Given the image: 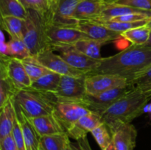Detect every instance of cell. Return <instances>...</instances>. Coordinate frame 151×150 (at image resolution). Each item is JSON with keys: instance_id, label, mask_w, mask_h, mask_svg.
Segmentation results:
<instances>
[{"instance_id": "cell-1", "label": "cell", "mask_w": 151, "mask_h": 150, "mask_svg": "<svg viewBox=\"0 0 151 150\" xmlns=\"http://www.w3.org/2000/svg\"><path fill=\"white\" fill-rule=\"evenodd\" d=\"M150 66V49L131 44L114 55L103 57L97 69L90 74L116 75L131 82Z\"/></svg>"}, {"instance_id": "cell-2", "label": "cell", "mask_w": 151, "mask_h": 150, "mask_svg": "<svg viewBox=\"0 0 151 150\" xmlns=\"http://www.w3.org/2000/svg\"><path fill=\"white\" fill-rule=\"evenodd\" d=\"M150 99L148 94L134 88L100 115L103 123L111 132L120 125L131 124L144 113Z\"/></svg>"}, {"instance_id": "cell-3", "label": "cell", "mask_w": 151, "mask_h": 150, "mask_svg": "<svg viewBox=\"0 0 151 150\" xmlns=\"http://www.w3.org/2000/svg\"><path fill=\"white\" fill-rule=\"evenodd\" d=\"M12 101L16 110L27 118H34L53 113L56 97L52 93L28 88L18 91Z\"/></svg>"}, {"instance_id": "cell-4", "label": "cell", "mask_w": 151, "mask_h": 150, "mask_svg": "<svg viewBox=\"0 0 151 150\" xmlns=\"http://www.w3.org/2000/svg\"><path fill=\"white\" fill-rule=\"evenodd\" d=\"M23 40L31 56L38 55L51 49L46 33V25L42 15L33 10H27L25 19Z\"/></svg>"}, {"instance_id": "cell-5", "label": "cell", "mask_w": 151, "mask_h": 150, "mask_svg": "<svg viewBox=\"0 0 151 150\" xmlns=\"http://www.w3.org/2000/svg\"><path fill=\"white\" fill-rule=\"evenodd\" d=\"M81 0H49V9L44 18L45 25L76 27L78 21L74 13Z\"/></svg>"}, {"instance_id": "cell-6", "label": "cell", "mask_w": 151, "mask_h": 150, "mask_svg": "<svg viewBox=\"0 0 151 150\" xmlns=\"http://www.w3.org/2000/svg\"><path fill=\"white\" fill-rule=\"evenodd\" d=\"M0 76L12 85L16 91L30 88L32 81L27 74L22 59L1 53Z\"/></svg>"}, {"instance_id": "cell-7", "label": "cell", "mask_w": 151, "mask_h": 150, "mask_svg": "<svg viewBox=\"0 0 151 150\" xmlns=\"http://www.w3.org/2000/svg\"><path fill=\"white\" fill-rule=\"evenodd\" d=\"M90 112L85 101L56 99L53 114L67 131L78 119Z\"/></svg>"}, {"instance_id": "cell-8", "label": "cell", "mask_w": 151, "mask_h": 150, "mask_svg": "<svg viewBox=\"0 0 151 150\" xmlns=\"http://www.w3.org/2000/svg\"><path fill=\"white\" fill-rule=\"evenodd\" d=\"M134 89L130 83L125 86L112 88L95 95L87 94L84 101L91 112L101 115L106 109Z\"/></svg>"}, {"instance_id": "cell-9", "label": "cell", "mask_w": 151, "mask_h": 150, "mask_svg": "<svg viewBox=\"0 0 151 150\" xmlns=\"http://www.w3.org/2000/svg\"><path fill=\"white\" fill-rule=\"evenodd\" d=\"M46 33L49 44L52 50L69 46H74L78 41L88 38L77 27L47 26Z\"/></svg>"}, {"instance_id": "cell-10", "label": "cell", "mask_w": 151, "mask_h": 150, "mask_svg": "<svg viewBox=\"0 0 151 150\" xmlns=\"http://www.w3.org/2000/svg\"><path fill=\"white\" fill-rule=\"evenodd\" d=\"M85 78L86 76H61L58 88L53 94L57 99L84 101L87 95Z\"/></svg>"}, {"instance_id": "cell-11", "label": "cell", "mask_w": 151, "mask_h": 150, "mask_svg": "<svg viewBox=\"0 0 151 150\" xmlns=\"http://www.w3.org/2000/svg\"><path fill=\"white\" fill-rule=\"evenodd\" d=\"M125 78L104 74H88L86 76L85 85L87 94L95 95L102 92L129 85Z\"/></svg>"}, {"instance_id": "cell-12", "label": "cell", "mask_w": 151, "mask_h": 150, "mask_svg": "<svg viewBox=\"0 0 151 150\" xmlns=\"http://www.w3.org/2000/svg\"><path fill=\"white\" fill-rule=\"evenodd\" d=\"M54 50L48 49L35 56L37 60L50 71L63 76H85L87 74L84 71L72 67L66 61H65L60 54L53 52Z\"/></svg>"}, {"instance_id": "cell-13", "label": "cell", "mask_w": 151, "mask_h": 150, "mask_svg": "<svg viewBox=\"0 0 151 150\" xmlns=\"http://www.w3.org/2000/svg\"><path fill=\"white\" fill-rule=\"evenodd\" d=\"M60 55L72 67L84 71L87 74L92 73L97 69L101 60H95L88 57L77 49L74 46L58 49Z\"/></svg>"}, {"instance_id": "cell-14", "label": "cell", "mask_w": 151, "mask_h": 150, "mask_svg": "<svg viewBox=\"0 0 151 150\" xmlns=\"http://www.w3.org/2000/svg\"><path fill=\"white\" fill-rule=\"evenodd\" d=\"M76 27L88 38L105 44L122 38V33L114 32L96 21H79Z\"/></svg>"}, {"instance_id": "cell-15", "label": "cell", "mask_w": 151, "mask_h": 150, "mask_svg": "<svg viewBox=\"0 0 151 150\" xmlns=\"http://www.w3.org/2000/svg\"><path fill=\"white\" fill-rule=\"evenodd\" d=\"M103 123V119L100 114L90 112L78 119L67 129L66 132L69 138L78 141L86 137L88 132H91Z\"/></svg>"}, {"instance_id": "cell-16", "label": "cell", "mask_w": 151, "mask_h": 150, "mask_svg": "<svg viewBox=\"0 0 151 150\" xmlns=\"http://www.w3.org/2000/svg\"><path fill=\"white\" fill-rule=\"evenodd\" d=\"M112 134V141L116 150H134L137 142V131L132 124L116 127Z\"/></svg>"}, {"instance_id": "cell-17", "label": "cell", "mask_w": 151, "mask_h": 150, "mask_svg": "<svg viewBox=\"0 0 151 150\" xmlns=\"http://www.w3.org/2000/svg\"><path fill=\"white\" fill-rule=\"evenodd\" d=\"M28 119L41 137L66 132L64 126L53 113Z\"/></svg>"}, {"instance_id": "cell-18", "label": "cell", "mask_w": 151, "mask_h": 150, "mask_svg": "<svg viewBox=\"0 0 151 150\" xmlns=\"http://www.w3.org/2000/svg\"><path fill=\"white\" fill-rule=\"evenodd\" d=\"M105 4V0H81L75 9L74 19L78 21L97 20L100 16Z\"/></svg>"}, {"instance_id": "cell-19", "label": "cell", "mask_w": 151, "mask_h": 150, "mask_svg": "<svg viewBox=\"0 0 151 150\" xmlns=\"http://www.w3.org/2000/svg\"><path fill=\"white\" fill-rule=\"evenodd\" d=\"M15 110L16 116L20 122L26 150H40V135L25 115L16 110V109Z\"/></svg>"}, {"instance_id": "cell-20", "label": "cell", "mask_w": 151, "mask_h": 150, "mask_svg": "<svg viewBox=\"0 0 151 150\" xmlns=\"http://www.w3.org/2000/svg\"><path fill=\"white\" fill-rule=\"evenodd\" d=\"M0 139L11 135L16 114L12 98L0 107Z\"/></svg>"}, {"instance_id": "cell-21", "label": "cell", "mask_w": 151, "mask_h": 150, "mask_svg": "<svg viewBox=\"0 0 151 150\" xmlns=\"http://www.w3.org/2000/svg\"><path fill=\"white\" fill-rule=\"evenodd\" d=\"M132 13H145V14L151 15L150 11H146V10L134 8L129 6L122 5V4H115V3H109L106 1V4L100 14V16L98 19L95 21H106L113 18L127 14H132Z\"/></svg>"}, {"instance_id": "cell-22", "label": "cell", "mask_w": 151, "mask_h": 150, "mask_svg": "<svg viewBox=\"0 0 151 150\" xmlns=\"http://www.w3.org/2000/svg\"><path fill=\"white\" fill-rule=\"evenodd\" d=\"M70 138L67 132L44 135L41 137L40 149L65 150L70 143Z\"/></svg>"}, {"instance_id": "cell-23", "label": "cell", "mask_w": 151, "mask_h": 150, "mask_svg": "<svg viewBox=\"0 0 151 150\" xmlns=\"http://www.w3.org/2000/svg\"><path fill=\"white\" fill-rule=\"evenodd\" d=\"M61 75L53 71H49L32 82L30 88L47 93H55L59 86Z\"/></svg>"}, {"instance_id": "cell-24", "label": "cell", "mask_w": 151, "mask_h": 150, "mask_svg": "<svg viewBox=\"0 0 151 150\" xmlns=\"http://www.w3.org/2000/svg\"><path fill=\"white\" fill-rule=\"evenodd\" d=\"M0 13L1 17L14 16L22 19L27 17V10L20 0H0Z\"/></svg>"}, {"instance_id": "cell-25", "label": "cell", "mask_w": 151, "mask_h": 150, "mask_svg": "<svg viewBox=\"0 0 151 150\" xmlns=\"http://www.w3.org/2000/svg\"><path fill=\"white\" fill-rule=\"evenodd\" d=\"M103 45H105L104 43L95 41L91 38H86L78 41L74 45V46L91 58L95 59V60H101L103 57L101 56L100 51Z\"/></svg>"}, {"instance_id": "cell-26", "label": "cell", "mask_w": 151, "mask_h": 150, "mask_svg": "<svg viewBox=\"0 0 151 150\" xmlns=\"http://www.w3.org/2000/svg\"><path fill=\"white\" fill-rule=\"evenodd\" d=\"M25 19L14 16H1V28L10 35V38H23Z\"/></svg>"}, {"instance_id": "cell-27", "label": "cell", "mask_w": 151, "mask_h": 150, "mask_svg": "<svg viewBox=\"0 0 151 150\" xmlns=\"http://www.w3.org/2000/svg\"><path fill=\"white\" fill-rule=\"evenodd\" d=\"M22 60L27 74L30 78L32 82H34L41 76L50 71L49 69L44 67L34 56H28L22 59Z\"/></svg>"}, {"instance_id": "cell-28", "label": "cell", "mask_w": 151, "mask_h": 150, "mask_svg": "<svg viewBox=\"0 0 151 150\" xmlns=\"http://www.w3.org/2000/svg\"><path fill=\"white\" fill-rule=\"evenodd\" d=\"M151 29L146 26L134 28L122 33V37L131 44L142 46L147 43L150 38Z\"/></svg>"}, {"instance_id": "cell-29", "label": "cell", "mask_w": 151, "mask_h": 150, "mask_svg": "<svg viewBox=\"0 0 151 150\" xmlns=\"http://www.w3.org/2000/svg\"><path fill=\"white\" fill-rule=\"evenodd\" d=\"M5 49L6 52L4 54L11 57L23 59L30 56L27 46L23 38H10L8 42L6 44Z\"/></svg>"}, {"instance_id": "cell-30", "label": "cell", "mask_w": 151, "mask_h": 150, "mask_svg": "<svg viewBox=\"0 0 151 150\" xmlns=\"http://www.w3.org/2000/svg\"><path fill=\"white\" fill-rule=\"evenodd\" d=\"M102 150H104L112 142V134L109 126L105 123L101 124L91 132Z\"/></svg>"}, {"instance_id": "cell-31", "label": "cell", "mask_w": 151, "mask_h": 150, "mask_svg": "<svg viewBox=\"0 0 151 150\" xmlns=\"http://www.w3.org/2000/svg\"><path fill=\"white\" fill-rule=\"evenodd\" d=\"M148 21L149 19L136 22H117L111 21H106L98 22L103 24L104 26H106V27L110 29L111 30H113L116 32H119V33H123V32L130 30V29H134V28L146 26Z\"/></svg>"}, {"instance_id": "cell-32", "label": "cell", "mask_w": 151, "mask_h": 150, "mask_svg": "<svg viewBox=\"0 0 151 150\" xmlns=\"http://www.w3.org/2000/svg\"><path fill=\"white\" fill-rule=\"evenodd\" d=\"M130 83L134 88L141 90L151 96V66L134 78Z\"/></svg>"}, {"instance_id": "cell-33", "label": "cell", "mask_w": 151, "mask_h": 150, "mask_svg": "<svg viewBox=\"0 0 151 150\" xmlns=\"http://www.w3.org/2000/svg\"><path fill=\"white\" fill-rule=\"evenodd\" d=\"M27 10H33L42 16L49 9V0H20Z\"/></svg>"}, {"instance_id": "cell-34", "label": "cell", "mask_w": 151, "mask_h": 150, "mask_svg": "<svg viewBox=\"0 0 151 150\" xmlns=\"http://www.w3.org/2000/svg\"><path fill=\"white\" fill-rule=\"evenodd\" d=\"M111 3L151 12V0H115Z\"/></svg>"}, {"instance_id": "cell-35", "label": "cell", "mask_w": 151, "mask_h": 150, "mask_svg": "<svg viewBox=\"0 0 151 150\" xmlns=\"http://www.w3.org/2000/svg\"><path fill=\"white\" fill-rule=\"evenodd\" d=\"M12 135L13 137L15 143H16L17 148L19 150H26V146H25L24 140L23 133H22V127H21L20 122L18 119L17 116L15 121L14 126H13V131H12Z\"/></svg>"}, {"instance_id": "cell-36", "label": "cell", "mask_w": 151, "mask_h": 150, "mask_svg": "<svg viewBox=\"0 0 151 150\" xmlns=\"http://www.w3.org/2000/svg\"><path fill=\"white\" fill-rule=\"evenodd\" d=\"M69 149L70 150H92L89 145L87 136L78 140L75 143H69Z\"/></svg>"}, {"instance_id": "cell-37", "label": "cell", "mask_w": 151, "mask_h": 150, "mask_svg": "<svg viewBox=\"0 0 151 150\" xmlns=\"http://www.w3.org/2000/svg\"><path fill=\"white\" fill-rule=\"evenodd\" d=\"M0 150H19L12 134L0 139Z\"/></svg>"}, {"instance_id": "cell-38", "label": "cell", "mask_w": 151, "mask_h": 150, "mask_svg": "<svg viewBox=\"0 0 151 150\" xmlns=\"http://www.w3.org/2000/svg\"><path fill=\"white\" fill-rule=\"evenodd\" d=\"M143 46L146 47V48H148V49H151V32H150V38H149L148 41H147V43L146 44H145L144 45H142Z\"/></svg>"}, {"instance_id": "cell-39", "label": "cell", "mask_w": 151, "mask_h": 150, "mask_svg": "<svg viewBox=\"0 0 151 150\" xmlns=\"http://www.w3.org/2000/svg\"><path fill=\"white\" fill-rule=\"evenodd\" d=\"M104 150H116V148H115L114 144L113 141H112V142L110 144H109V146H108L107 148H106V149H104Z\"/></svg>"}, {"instance_id": "cell-40", "label": "cell", "mask_w": 151, "mask_h": 150, "mask_svg": "<svg viewBox=\"0 0 151 150\" xmlns=\"http://www.w3.org/2000/svg\"><path fill=\"white\" fill-rule=\"evenodd\" d=\"M147 27H148V28H150V29H151V18H150V19H149L148 22H147Z\"/></svg>"}, {"instance_id": "cell-41", "label": "cell", "mask_w": 151, "mask_h": 150, "mask_svg": "<svg viewBox=\"0 0 151 150\" xmlns=\"http://www.w3.org/2000/svg\"><path fill=\"white\" fill-rule=\"evenodd\" d=\"M105 1H106V2H109V3H111L113 2L114 1H115V0H105Z\"/></svg>"}, {"instance_id": "cell-42", "label": "cell", "mask_w": 151, "mask_h": 150, "mask_svg": "<svg viewBox=\"0 0 151 150\" xmlns=\"http://www.w3.org/2000/svg\"><path fill=\"white\" fill-rule=\"evenodd\" d=\"M65 150H70V149H69V146H68L66 147V149H65Z\"/></svg>"}, {"instance_id": "cell-43", "label": "cell", "mask_w": 151, "mask_h": 150, "mask_svg": "<svg viewBox=\"0 0 151 150\" xmlns=\"http://www.w3.org/2000/svg\"><path fill=\"white\" fill-rule=\"evenodd\" d=\"M40 150H41V149H40Z\"/></svg>"}]
</instances>
